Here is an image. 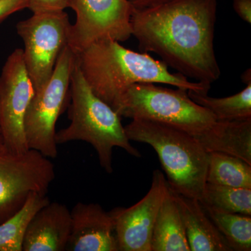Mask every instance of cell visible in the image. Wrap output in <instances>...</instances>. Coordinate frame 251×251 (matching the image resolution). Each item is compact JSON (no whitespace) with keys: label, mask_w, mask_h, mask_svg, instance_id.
<instances>
[{"label":"cell","mask_w":251,"mask_h":251,"mask_svg":"<svg viewBox=\"0 0 251 251\" xmlns=\"http://www.w3.org/2000/svg\"><path fill=\"white\" fill-rule=\"evenodd\" d=\"M216 11V0L132 8L131 34L142 52H152L184 76L211 85L221 76L214 45Z\"/></svg>","instance_id":"cell-1"},{"label":"cell","mask_w":251,"mask_h":251,"mask_svg":"<svg viewBox=\"0 0 251 251\" xmlns=\"http://www.w3.org/2000/svg\"><path fill=\"white\" fill-rule=\"evenodd\" d=\"M120 43L101 39L76 54L77 64L92 92L117 114L126 92L134 84H166L201 94L210 90L211 85L172 74L162 61L148 52L126 49Z\"/></svg>","instance_id":"cell-2"},{"label":"cell","mask_w":251,"mask_h":251,"mask_svg":"<svg viewBox=\"0 0 251 251\" xmlns=\"http://www.w3.org/2000/svg\"><path fill=\"white\" fill-rule=\"evenodd\" d=\"M70 125L57 131V145L69 142H86L97 151L100 166L108 173L113 172L112 152L115 148L131 156L140 157L130 144L122 124L121 117L92 92L75 59L71 77Z\"/></svg>","instance_id":"cell-3"},{"label":"cell","mask_w":251,"mask_h":251,"mask_svg":"<svg viewBox=\"0 0 251 251\" xmlns=\"http://www.w3.org/2000/svg\"><path fill=\"white\" fill-rule=\"evenodd\" d=\"M130 141L151 145L175 192L198 201L206 184L209 153L193 135L173 126L135 119L125 126Z\"/></svg>","instance_id":"cell-4"},{"label":"cell","mask_w":251,"mask_h":251,"mask_svg":"<svg viewBox=\"0 0 251 251\" xmlns=\"http://www.w3.org/2000/svg\"><path fill=\"white\" fill-rule=\"evenodd\" d=\"M188 90L166 88L155 83L130 86L122 98L118 115L173 126L196 135L211 127L216 117L193 101Z\"/></svg>","instance_id":"cell-5"},{"label":"cell","mask_w":251,"mask_h":251,"mask_svg":"<svg viewBox=\"0 0 251 251\" xmlns=\"http://www.w3.org/2000/svg\"><path fill=\"white\" fill-rule=\"evenodd\" d=\"M76 54L69 45L59 56L52 76L35 91L25 119L28 147L50 159L58 155L56 124L65 108L70 94L71 77Z\"/></svg>","instance_id":"cell-6"},{"label":"cell","mask_w":251,"mask_h":251,"mask_svg":"<svg viewBox=\"0 0 251 251\" xmlns=\"http://www.w3.org/2000/svg\"><path fill=\"white\" fill-rule=\"evenodd\" d=\"M71 27L64 11L33 13L30 18L18 23L16 31L24 44L23 59L34 90L52 76L59 56L68 46Z\"/></svg>","instance_id":"cell-7"},{"label":"cell","mask_w":251,"mask_h":251,"mask_svg":"<svg viewBox=\"0 0 251 251\" xmlns=\"http://www.w3.org/2000/svg\"><path fill=\"white\" fill-rule=\"evenodd\" d=\"M54 176L53 163L36 150L0 148V224L17 213L31 193L47 195Z\"/></svg>","instance_id":"cell-8"},{"label":"cell","mask_w":251,"mask_h":251,"mask_svg":"<svg viewBox=\"0 0 251 251\" xmlns=\"http://www.w3.org/2000/svg\"><path fill=\"white\" fill-rule=\"evenodd\" d=\"M34 92L23 49H16L6 59L0 74V133L2 148L11 152L30 150L26 139L25 119Z\"/></svg>","instance_id":"cell-9"},{"label":"cell","mask_w":251,"mask_h":251,"mask_svg":"<svg viewBox=\"0 0 251 251\" xmlns=\"http://www.w3.org/2000/svg\"><path fill=\"white\" fill-rule=\"evenodd\" d=\"M76 20L71 27L68 45L75 54L95 41L123 42L132 36L128 0H72Z\"/></svg>","instance_id":"cell-10"},{"label":"cell","mask_w":251,"mask_h":251,"mask_svg":"<svg viewBox=\"0 0 251 251\" xmlns=\"http://www.w3.org/2000/svg\"><path fill=\"white\" fill-rule=\"evenodd\" d=\"M162 172L153 171L151 188L146 196L130 207L110 211L119 251H151L153 226L168 189Z\"/></svg>","instance_id":"cell-11"},{"label":"cell","mask_w":251,"mask_h":251,"mask_svg":"<svg viewBox=\"0 0 251 251\" xmlns=\"http://www.w3.org/2000/svg\"><path fill=\"white\" fill-rule=\"evenodd\" d=\"M71 216L72 229L66 251H119L113 221L100 204L77 203Z\"/></svg>","instance_id":"cell-12"},{"label":"cell","mask_w":251,"mask_h":251,"mask_svg":"<svg viewBox=\"0 0 251 251\" xmlns=\"http://www.w3.org/2000/svg\"><path fill=\"white\" fill-rule=\"evenodd\" d=\"M72 229L71 211L65 204L48 203L33 216L23 244V251H66Z\"/></svg>","instance_id":"cell-13"},{"label":"cell","mask_w":251,"mask_h":251,"mask_svg":"<svg viewBox=\"0 0 251 251\" xmlns=\"http://www.w3.org/2000/svg\"><path fill=\"white\" fill-rule=\"evenodd\" d=\"M173 192L184 224L190 250L232 251L198 200L186 197L173 191Z\"/></svg>","instance_id":"cell-14"},{"label":"cell","mask_w":251,"mask_h":251,"mask_svg":"<svg viewBox=\"0 0 251 251\" xmlns=\"http://www.w3.org/2000/svg\"><path fill=\"white\" fill-rule=\"evenodd\" d=\"M193 136L207 153H227L251 165V118L216 120L207 129Z\"/></svg>","instance_id":"cell-15"},{"label":"cell","mask_w":251,"mask_h":251,"mask_svg":"<svg viewBox=\"0 0 251 251\" xmlns=\"http://www.w3.org/2000/svg\"><path fill=\"white\" fill-rule=\"evenodd\" d=\"M151 249V251H191L179 207L170 186L157 214Z\"/></svg>","instance_id":"cell-16"},{"label":"cell","mask_w":251,"mask_h":251,"mask_svg":"<svg viewBox=\"0 0 251 251\" xmlns=\"http://www.w3.org/2000/svg\"><path fill=\"white\" fill-rule=\"evenodd\" d=\"M50 202L46 195L32 193L17 213L0 224V251H23V244L33 216Z\"/></svg>","instance_id":"cell-17"},{"label":"cell","mask_w":251,"mask_h":251,"mask_svg":"<svg viewBox=\"0 0 251 251\" xmlns=\"http://www.w3.org/2000/svg\"><path fill=\"white\" fill-rule=\"evenodd\" d=\"M206 182L229 187L251 188V165L227 153H209Z\"/></svg>","instance_id":"cell-18"},{"label":"cell","mask_w":251,"mask_h":251,"mask_svg":"<svg viewBox=\"0 0 251 251\" xmlns=\"http://www.w3.org/2000/svg\"><path fill=\"white\" fill-rule=\"evenodd\" d=\"M188 95L198 105L209 110L216 120H245L251 118V81L239 93L225 97L213 98L208 94L187 91Z\"/></svg>","instance_id":"cell-19"},{"label":"cell","mask_w":251,"mask_h":251,"mask_svg":"<svg viewBox=\"0 0 251 251\" xmlns=\"http://www.w3.org/2000/svg\"><path fill=\"white\" fill-rule=\"evenodd\" d=\"M200 202L221 212L251 216V188H233L206 182Z\"/></svg>","instance_id":"cell-20"},{"label":"cell","mask_w":251,"mask_h":251,"mask_svg":"<svg viewBox=\"0 0 251 251\" xmlns=\"http://www.w3.org/2000/svg\"><path fill=\"white\" fill-rule=\"evenodd\" d=\"M202 207L232 251H251V216Z\"/></svg>","instance_id":"cell-21"},{"label":"cell","mask_w":251,"mask_h":251,"mask_svg":"<svg viewBox=\"0 0 251 251\" xmlns=\"http://www.w3.org/2000/svg\"><path fill=\"white\" fill-rule=\"evenodd\" d=\"M71 4L72 0H29L28 9L33 13L64 11Z\"/></svg>","instance_id":"cell-22"},{"label":"cell","mask_w":251,"mask_h":251,"mask_svg":"<svg viewBox=\"0 0 251 251\" xmlns=\"http://www.w3.org/2000/svg\"><path fill=\"white\" fill-rule=\"evenodd\" d=\"M29 0H0V23L11 15L28 8Z\"/></svg>","instance_id":"cell-23"},{"label":"cell","mask_w":251,"mask_h":251,"mask_svg":"<svg viewBox=\"0 0 251 251\" xmlns=\"http://www.w3.org/2000/svg\"><path fill=\"white\" fill-rule=\"evenodd\" d=\"M233 8L241 19L251 23V0H233Z\"/></svg>","instance_id":"cell-24"},{"label":"cell","mask_w":251,"mask_h":251,"mask_svg":"<svg viewBox=\"0 0 251 251\" xmlns=\"http://www.w3.org/2000/svg\"><path fill=\"white\" fill-rule=\"evenodd\" d=\"M133 9H143L163 4L171 0H128Z\"/></svg>","instance_id":"cell-25"},{"label":"cell","mask_w":251,"mask_h":251,"mask_svg":"<svg viewBox=\"0 0 251 251\" xmlns=\"http://www.w3.org/2000/svg\"><path fill=\"white\" fill-rule=\"evenodd\" d=\"M242 81L244 83L247 84V82L251 81V69H248L247 72L244 73L242 75Z\"/></svg>","instance_id":"cell-26"},{"label":"cell","mask_w":251,"mask_h":251,"mask_svg":"<svg viewBox=\"0 0 251 251\" xmlns=\"http://www.w3.org/2000/svg\"><path fill=\"white\" fill-rule=\"evenodd\" d=\"M2 148V139H1V133H0V148Z\"/></svg>","instance_id":"cell-27"}]
</instances>
